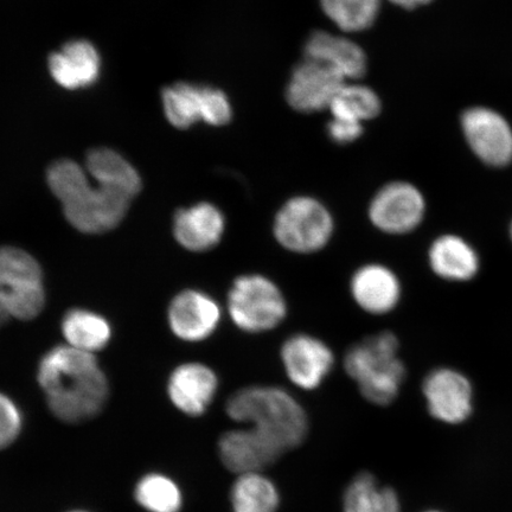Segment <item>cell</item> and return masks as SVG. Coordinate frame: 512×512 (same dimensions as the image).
<instances>
[{
	"label": "cell",
	"instance_id": "obj_19",
	"mask_svg": "<svg viewBox=\"0 0 512 512\" xmlns=\"http://www.w3.org/2000/svg\"><path fill=\"white\" fill-rule=\"evenodd\" d=\"M427 258L428 265L437 277L458 283L475 278L480 267L475 249L469 242L453 234L435 239L428 249Z\"/></svg>",
	"mask_w": 512,
	"mask_h": 512
},
{
	"label": "cell",
	"instance_id": "obj_18",
	"mask_svg": "<svg viewBox=\"0 0 512 512\" xmlns=\"http://www.w3.org/2000/svg\"><path fill=\"white\" fill-rule=\"evenodd\" d=\"M306 60L329 64L345 79H361L367 72V56L355 42L345 37L315 31L304 47Z\"/></svg>",
	"mask_w": 512,
	"mask_h": 512
},
{
	"label": "cell",
	"instance_id": "obj_10",
	"mask_svg": "<svg viewBox=\"0 0 512 512\" xmlns=\"http://www.w3.org/2000/svg\"><path fill=\"white\" fill-rule=\"evenodd\" d=\"M222 319L221 304L211 294L196 288L179 292L168 311L172 334L188 343L207 341L220 329Z\"/></svg>",
	"mask_w": 512,
	"mask_h": 512
},
{
	"label": "cell",
	"instance_id": "obj_17",
	"mask_svg": "<svg viewBox=\"0 0 512 512\" xmlns=\"http://www.w3.org/2000/svg\"><path fill=\"white\" fill-rule=\"evenodd\" d=\"M101 60L91 42L72 41L49 57V72L57 85L76 91L94 85L98 80Z\"/></svg>",
	"mask_w": 512,
	"mask_h": 512
},
{
	"label": "cell",
	"instance_id": "obj_36",
	"mask_svg": "<svg viewBox=\"0 0 512 512\" xmlns=\"http://www.w3.org/2000/svg\"><path fill=\"white\" fill-rule=\"evenodd\" d=\"M510 235H511V240H512V223H511V228H510Z\"/></svg>",
	"mask_w": 512,
	"mask_h": 512
},
{
	"label": "cell",
	"instance_id": "obj_7",
	"mask_svg": "<svg viewBox=\"0 0 512 512\" xmlns=\"http://www.w3.org/2000/svg\"><path fill=\"white\" fill-rule=\"evenodd\" d=\"M367 219L377 232L387 236H405L425 221L427 202L415 184L395 179L381 185L371 195Z\"/></svg>",
	"mask_w": 512,
	"mask_h": 512
},
{
	"label": "cell",
	"instance_id": "obj_12",
	"mask_svg": "<svg viewBox=\"0 0 512 512\" xmlns=\"http://www.w3.org/2000/svg\"><path fill=\"white\" fill-rule=\"evenodd\" d=\"M344 80V76L329 64L305 59L293 69L286 100L300 113L325 110L343 88Z\"/></svg>",
	"mask_w": 512,
	"mask_h": 512
},
{
	"label": "cell",
	"instance_id": "obj_4",
	"mask_svg": "<svg viewBox=\"0 0 512 512\" xmlns=\"http://www.w3.org/2000/svg\"><path fill=\"white\" fill-rule=\"evenodd\" d=\"M400 339L383 330L350 345L345 352V373L357 384L363 398L376 406H388L398 398L407 369L399 356Z\"/></svg>",
	"mask_w": 512,
	"mask_h": 512
},
{
	"label": "cell",
	"instance_id": "obj_30",
	"mask_svg": "<svg viewBox=\"0 0 512 512\" xmlns=\"http://www.w3.org/2000/svg\"><path fill=\"white\" fill-rule=\"evenodd\" d=\"M23 427L22 409L10 396L0 392V451L16 443Z\"/></svg>",
	"mask_w": 512,
	"mask_h": 512
},
{
	"label": "cell",
	"instance_id": "obj_3",
	"mask_svg": "<svg viewBox=\"0 0 512 512\" xmlns=\"http://www.w3.org/2000/svg\"><path fill=\"white\" fill-rule=\"evenodd\" d=\"M230 419L248 424L286 453L303 444L309 432L305 409L285 389L248 386L236 390L226 405Z\"/></svg>",
	"mask_w": 512,
	"mask_h": 512
},
{
	"label": "cell",
	"instance_id": "obj_37",
	"mask_svg": "<svg viewBox=\"0 0 512 512\" xmlns=\"http://www.w3.org/2000/svg\"><path fill=\"white\" fill-rule=\"evenodd\" d=\"M427 512H439V511H427Z\"/></svg>",
	"mask_w": 512,
	"mask_h": 512
},
{
	"label": "cell",
	"instance_id": "obj_35",
	"mask_svg": "<svg viewBox=\"0 0 512 512\" xmlns=\"http://www.w3.org/2000/svg\"><path fill=\"white\" fill-rule=\"evenodd\" d=\"M67 512H91V511L75 509V510H70V511H67Z\"/></svg>",
	"mask_w": 512,
	"mask_h": 512
},
{
	"label": "cell",
	"instance_id": "obj_23",
	"mask_svg": "<svg viewBox=\"0 0 512 512\" xmlns=\"http://www.w3.org/2000/svg\"><path fill=\"white\" fill-rule=\"evenodd\" d=\"M233 512H277L280 495L277 486L261 472L243 473L230 491Z\"/></svg>",
	"mask_w": 512,
	"mask_h": 512
},
{
	"label": "cell",
	"instance_id": "obj_1",
	"mask_svg": "<svg viewBox=\"0 0 512 512\" xmlns=\"http://www.w3.org/2000/svg\"><path fill=\"white\" fill-rule=\"evenodd\" d=\"M37 381L49 411L64 424L96 418L110 398V383L91 352L59 345L38 364Z\"/></svg>",
	"mask_w": 512,
	"mask_h": 512
},
{
	"label": "cell",
	"instance_id": "obj_15",
	"mask_svg": "<svg viewBox=\"0 0 512 512\" xmlns=\"http://www.w3.org/2000/svg\"><path fill=\"white\" fill-rule=\"evenodd\" d=\"M219 387L214 369L201 362H187L172 371L166 392L179 412L197 418L208 411Z\"/></svg>",
	"mask_w": 512,
	"mask_h": 512
},
{
	"label": "cell",
	"instance_id": "obj_27",
	"mask_svg": "<svg viewBox=\"0 0 512 512\" xmlns=\"http://www.w3.org/2000/svg\"><path fill=\"white\" fill-rule=\"evenodd\" d=\"M325 15L347 32L367 30L380 10V0H320Z\"/></svg>",
	"mask_w": 512,
	"mask_h": 512
},
{
	"label": "cell",
	"instance_id": "obj_21",
	"mask_svg": "<svg viewBox=\"0 0 512 512\" xmlns=\"http://www.w3.org/2000/svg\"><path fill=\"white\" fill-rule=\"evenodd\" d=\"M62 334L69 347L95 354L110 343L112 328L98 313L74 309L63 317Z\"/></svg>",
	"mask_w": 512,
	"mask_h": 512
},
{
	"label": "cell",
	"instance_id": "obj_34",
	"mask_svg": "<svg viewBox=\"0 0 512 512\" xmlns=\"http://www.w3.org/2000/svg\"><path fill=\"white\" fill-rule=\"evenodd\" d=\"M432 2V0H418V4L420 5H426L428 3Z\"/></svg>",
	"mask_w": 512,
	"mask_h": 512
},
{
	"label": "cell",
	"instance_id": "obj_29",
	"mask_svg": "<svg viewBox=\"0 0 512 512\" xmlns=\"http://www.w3.org/2000/svg\"><path fill=\"white\" fill-rule=\"evenodd\" d=\"M43 284V272L34 256L16 247L0 248V288Z\"/></svg>",
	"mask_w": 512,
	"mask_h": 512
},
{
	"label": "cell",
	"instance_id": "obj_31",
	"mask_svg": "<svg viewBox=\"0 0 512 512\" xmlns=\"http://www.w3.org/2000/svg\"><path fill=\"white\" fill-rule=\"evenodd\" d=\"M232 118V105L227 95L220 89L203 87L202 121L210 126L221 127L228 125Z\"/></svg>",
	"mask_w": 512,
	"mask_h": 512
},
{
	"label": "cell",
	"instance_id": "obj_16",
	"mask_svg": "<svg viewBox=\"0 0 512 512\" xmlns=\"http://www.w3.org/2000/svg\"><path fill=\"white\" fill-rule=\"evenodd\" d=\"M221 462L236 475L261 472L277 462L284 452L249 427L248 430H235L224 433L219 440Z\"/></svg>",
	"mask_w": 512,
	"mask_h": 512
},
{
	"label": "cell",
	"instance_id": "obj_28",
	"mask_svg": "<svg viewBox=\"0 0 512 512\" xmlns=\"http://www.w3.org/2000/svg\"><path fill=\"white\" fill-rule=\"evenodd\" d=\"M46 305L43 284L0 288V317L34 319Z\"/></svg>",
	"mask_w": 512,
	"mask_h": 512
},
{
	"label": "cell",
	"instance_id": "obj_32",
	"mask_svg": "<svg viewBox=\"0 0 512 512\" xmlns=\"http://www.w3.org/2000/svg\"><path fill=\"white\" fill-rule=\"evenodd\" d=\"M363 125L358 121L334 118L326 126V132L332 143L348 145L355 143L363 134Z\"/></svg>",
	"mask_w": 512,
	"mask_h": 512
},
{
	"label": "cell",
	"instance_id": "obj_13",
	"mask_svg": "<svg viewBox=\"0 0 512 512\" xmlns=\"http://www.w3.org/2000/svg\"><path fill=\"white\" fill-rule=\"evenodd\" d=\"M227 216L217 204L197 202L177 210L172 232L179 246L192 253H206L216 247L227 233Z\"/></svg>",
	"mask_w": 512,
	"mask_h": 512
},
{
	"label": "cell",
	"instance_id": "obj_6",
	"mask_svg": "<svg viewBox=\"0 0 512 512\" xmlns=\"http://www.w3.org/2000/svg\"><path fill=\"white\" fill-rule=\"evenodd\" d=\"M226 310L230 322L247 335H264L280 328L290 315L283 288L270 275L247 272L229 286Z\"/></svg>",
	"mask_w": 512,
	"mask_h": 512
},
{
	"label": "cell",
	"instance_id": "obj_20",
	"mask_svg": "<svg viewBox=\"0 0 512 512\" xmlns=\"http://www.w3.org/2000/svg\"><path fill=\"white\" fill-rule=\"evenodd\" d=\"M87 171L94 181L105 187L112 188L131 197L137 196L142 190V178L131 163L110 149H95L88 153Z\"/></svg>",
	"mask_w": 512,
	"mask_h": 512
},
{
	"label": "cell",
	"instance_id": "obj_8",
	"mask_svg": "<svg viewBox=\"0 0 512 512\" xmlns=\"http://www.w3.org/2000/svg\"><path fill=\"white\" fill-rule=\"evenodd\" d=\"M287 379L304 390H316L334 370L335 351L324 339L309 332L287 336L279 350Z\"/></svg>",
	"mask_w": 512,
	"mask_h": 512
},
{
	"label": "cell",
	"instance_id": "obj_25",
	"mask_svg": "<svg viewBox=\"0 0 512 512\" xmlns=\"http://www.w3.org/2000/svg\"><path fill=\"white\" fill-rule=\"evenodd\" d=\"M166 118L178 130H188L202 121L203 87L179 82L163 91Z\"/></svg>",
	"mask_w": 512,
	"mask_h": 512
},
{
	"label": "cell",
	"instance_id": "obj_14",
	"mask_svg": "<svg viewBox=\"0 0 512 512\" xmlns=\"http://www.w3.org/2000/svg\"><path fill=\"white\" fill-rule=\"evenodd\" d=\"M422 392L433 418L452 425L469 418L472 411V387L469 380L458 371L448 368L431 371L424 381Z\"/></svg>",
	"mask_w": 512,
	"mask_h": 512
},
{
	"label": "cell",
	"instance_id": "obj_5",
	"mask_svg": "<svg viewBox=\"0 0 512 512\" xmlns=\"http://www.w3.org/2000/svg\"><path fill=\"white\" fill-rule=\"evenodd\" d=\"M337 230L334 211L317 196L297 194L280 204L272 219V238L285 252L310 256L331 245Z\"/></svg>",
	"mask_w": 512,
	"mask_h": 512
},
{
	"label": "cell",
	"instance_id": "obj_2",
	"mask_svg": "<svg viewBox=\"0 0 512 512\" xmlns=\"http://www.w3.org/2000/svg\"><path fill=\"white\" fill-rule=\"evenodd\" d=\"M47 182L62 203L67 221L85 234L106 233L124 220L132 201L124 192L96 183L78 163L62 159L50 165Z\"/></svg>",
	"mask_w": 512,
	"mask_h": 512
},
{
	"label": "cell",
	"instance_id": "obj_26",
	"mask_svg": "<svg viewBox=\"0 0 512 512\" xmlns=\"http://www.w3.org/2000/svg\"><path fill=\"white\" fill-rule=\"evenodd\" d=\"M329 108L334 118L362 123L364 120L379 117L381 101L369 87L344 85Z\"/></svg>",
	"mask_w": 512,
	"mask_h": 512
},
{
	"label": "cell",
	"instance_id": "obj_22",
	"mask_svg": "<svg viewBox=\"0 0 512 512\" xmlns=\"http://www.w3.org/2000/svg\"><path fill=\"white\" fill-rule=\"evenodd\" d=\"M343 512H401L398 495L381 486L371 473H360L343 496Z\"/></svg>",
	"mask_w": 512,
	"mask_h": 512
},
{
	"label": "cell",
	"instance_id": "obj_9",
	"mask_svg": "<svg viewBox=\"0 0 512 512\" xmlns=\"http://www.w3.org/2000/svg\"><path fill=\"white\" fill-rule=\"evenodd\" d=\"M349 294L358 310L368 316H388L398 309L403 297L399 274L380 261H369L351 273Z\"/></svg>",
	"mask_w": 512,
	"mask_h": 512
},
{
	"label": "cell",
	"instance_id": "obj_11",
	"mask_svg": "<svg viewBox=\"0 0 512 512\" xmlns=\"http://www.w3.org/2000/svg\"><path fill=\"white\" fill-rule=\"evenodd\" d=\"M467 144L486 165L503 168L512 162V128L501 114L486 107H472L462 115Z\"/></svg>",
	"mask_w": 512,
	"mask_h": 512
},
{
	"label": "cell",
	"instance_id": "obj_24",
	"mask_svg": "<svg viewBox=\"0 0 512 512\" xmlns=\"http://www.w3.org/2000/svg\"><path fill=\"white\" fill-rule=\"evenodd\" d=\"M134 499L147 512H181L183 492L179 485L164 473L151 472L138 480Z\"/></svg>",
	"mask_w": 512,
	"mask_h": 512
},
{
	"label": "cell",
	"instance_id": "obj_33",
	"mask_svg": "<svg viewBox=\"0 0 512 512\" xmlns=\"http://www.w3.org/2000/svg\"><path fill=\"white\" fill-rule=\"evenodd\" d=\"M395 5L401 6V8L406 10H413L416 6H419L418 0H389Z\"/></svg>",
	"mask_w": 512,
	"mask_h": 512
}]
</instances>
